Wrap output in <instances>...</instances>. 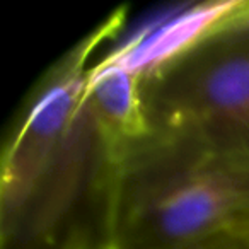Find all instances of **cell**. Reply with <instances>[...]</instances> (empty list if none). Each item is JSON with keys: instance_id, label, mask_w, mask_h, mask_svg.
Wrapping results in <instances>:
<instances>
[{"instance_id": "cell-1", "label": "cell", "mask_w": 249, "mask_h": 249, "mask_svg": "<svg viewBox=\"0 0 249 249\" xmlns=\"http://www.w3.org/2000/svg\"><path fill=\"white\" fill-rule=\"evenodd\" d=\"M97 231L116 249H154L249 227V152L145 133L106 157Z\"/></svg>"}, {"instance_id": "cell-2", "label": "cell", "mask_w": 249, "mask_h": 249, "mask_svg": "<svg viewBox=\"0 0 249 249\" xmlns=\"http://www.w3.org/2000/svg\"><path fill=\"white\" fill-rule=\"evenodd\" d=\"M149 132L249 152V0L207 2L123 43Z\"/></svg>"}, {"instance_id": "cell-3", "label": "cell", "mask_w": 249, "mask_h": 249, "mask_svg": "<svg viewBox=\"0 0 249 249\" xmlns=\"http://www.w3.org/2000/svg\"><path fill=\"white\" fill-rule=\"evenodd\" d=\"M126 7L111 12L41 73L22 99L0 157V235L9 241L67 143L82 104L92 56L120 36Z\"/></svg>"}, {"instance_id": "cell-4", "label": "cell", "mask_w": 249, "mask_h": 249, "mask_svg": "<svg viewBox=\"0 0 249 249\" xmlns=\"http://www.w3.org/2000/svg\"><path fill=\"white\" fill-rule=\"evenodd\" d=\"M101 249H116V248L103 244V241H101ZM154 249H249V227L232 229V231L218 232V234L208 235V237L203 239H196V241L166 246V248H154Z\"/></svg>"}, {"instance_id": "cell-5", "label": "cell", "mask_w": 249, "mask_h": 249, "mask_svg": "<svg viewBox=\"0 0 249 249\" xmlns=\"http://www.w3.org/2000/svg\"><path fill=\"white\" fill-rule=\"evenodd\" d=\"M53 249H101V234L86 220H79Z\"/></svg>"}]
</instances>
